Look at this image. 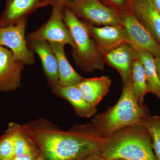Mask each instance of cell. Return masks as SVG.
Wrapping results in <instances>:
<instances>
[{
  "label": "cell",
  "instance_id": "cell-14",
  "mask_svg": "<svg viewBox=\"0 0 160 160\" xmlns=\"http://www.w3.org/2000/svg\"><path fill=\"white\" fill-rule=\"evenodd\" d=\"M29 49L39 57L43 69L50 85L57 84L59 81L57 58L50 43L46 41L27 42Z\"/></svg>",
  "mask_w": 160,
  "mask_h": 160
},
{
  "label": "cell",
  "instance_id": "cell-31",
  "mask_svg": "<svg viewBox=\"0 0 160 160\" xmlns=\"http://www.w3.org/2000/svg\"></svg>",
  "mask_w": 160,
  "mask_h": 160
},
{
  "label": "cell",
  "instance_id": "cell-9",
  "mask_svg": "<svg viewBox=\"0 0 160 160\" xmlns=\"http://www.w3.org/2000/svg\"><path fill=\"white\" fill-rule=\"evenodd\" d=\"M86 22L89 35L104 58L109 52L127 42V34L122 24L97 27Z\"/></svg>",
  "mask_w": 160,
  "mask_h": 160
},
{
  "label": "cell",
  "instance_id": "cell-12",
  "mask_svg": "<svg viewBox=\"0 0 160 160\" xmlns=\"http://www.w3.org/2000/svg\"><path fill=\"white\" fill-rule=\"evenodd\" d=\"M130 10L160 46V13L152 0H131Z\"/></svg>",
  "mask_w": 160,
  "mask_h": 160
},
{
  "label": "cell",
  "instance_id": "cell-15",
  "mask_svg": "<svg viewBox=\"0 0 160 160\" xmlns=\"http://www.w3.org/2000/svg\"><path fill=\"white\" fill-rule=\"evenodd\" d=\"M51 86L55 93L66 99L70 103L78 115L88 118L96 113V106L90 104L84 98L77 85L61 86L54 84Z\"/></svg>",
  "mask_w": 160,
  "mask_h": 160
},
{
  "label": "cell",
  "instance_id": "cell-10",
  "mask_svg": "<svg viewBox=\"0 0 160 160\" xmlns=\"http://www.w3.org/2000/svg\"><path fill=\"white\" fill-rule=\"evenodd\" d=\"M24 66L14 57L11 50L0 46V91L6 92L17 89Z\"/></svg>",
  "mask_w": 160,
  "mask_h": 160
},
{
  "label": "cell",
  "instance_id": "cell-5",
  "mask_svg": "<svg viewBox=\"0 0 160 160\" xmlns=\"http://www.w3.org/2000/svg\"><path fill=\"white\" fill-rule=\"evenodd\" d=\"M65 7L78 19H82L92 26L101 27L122 24L120 13L99 0H70Z\"/></svg>",
  "mask_w": 160,
  "mask_h": 160
},
{
  "label": "cell",
  "instance_id": "cell-4",
  "mask_svg": "<svg viewBox=\"0 0 160 160\" xmlns=\"http://www.w3.org/2000/svg\"><path fill=\"white\" fill-rule=\"evenodd\" d=\"M63 19L75 42L76 47L72 49V56L76 66L86 72L102 70L106 62L89 35L86 22L78 19L65 7L63 10Z\"/></svg>",
  "mask_w": 160,
  "mask_h": 160
},
{
  "label": "cell",
  "instance_id": "cell-20",
  "mask_svg": "<svg viewBox=\"0 0 160 160\" xmlns=\"http://www.w3.org/2000/svg\"><path fill=\"white\" fill-rule=\"evenodd\" d=\"M8 131L11 133L14 142V155L27 154L36 156L34 149L24 132V128L15 123H11Z\"/></svg>",
  "mask_w": 160,
  "mask_h": 160
},
{
  "label": "cell",
  "instance_id": "cell-2",
  "mask_svg": "<svg viewBox=\"0 0 160 160\" xmlns=\"http://www.w3.org/2000/svg\"><path fill=\"white\" fill-rule=\"evenodd\" d=\"M148 115L146 107L140 105L134 97L129 83L122 86L121 97L114 106L97 115L91 124L82 127L89 134L105 139L124 127L140 124Z\"/></svg>",
  "mask_w": 160,
  "mask_h": 160
},
{
  "label": "cell",
  "instance_id": "cell-3",
  "mask_svg": "<svg viewBox=\"0 0 160 160\" xmlns=\"http://www.w3.org/2000/svg\"><path fill=\"white\" fill-rule=\"evenodd\" d=\"M149 132L140 125L124 127L104 139L100 154L107 160H157Z\"/></svg>",
  "mask_w": 160,
  "mask_h": 160
},
{
  "label": "cell",
  "instance_id": "cell-28",
  "mask_svg": "<svg viewBox=\"0 0 160 160\" xmlns=\"http://www.w3.org/2000/svg\"><path fill=\"white\" fill-rule=\"evenodd\" d=\"M152 1L160 13V0H152Z\"/></svg>",
  "mask_w": 160,
  "mask_h": 160
},
{
  "label": "cell",
  "instance_id": "cell-1",
  "mask_svg": "<svg viewBox=\"0 0 160 160\" xmlns=\"http://www.w3.org/2000/svg\"><path fill=\"white\" fill-rule=\"evenodd\" d=\"M44 160H78L99 152L104 139L93 136L79 126L69 131L50 125L38 124L29 127Z\"/></svg>",
  "mask_w": 160,
  "mask_h": 160
},
{
  "label": "cell",
  "instance_id": "cell-23",
  "mask_svg": "<svg viewBox=\"0 0 160 160\" xmlns=\"http://www.w3.org/2000/svg\"><path fill=\"white\" fill-rule=\"evenodd\" d=\"M70 0H42L46 6L50 5L52 7L58 6H65V4Z\"/></svg>",
  "mask_w": 160,
  "mask_h": 160
},
{
  "label": "cell",
  "instance_id": "cell-17",
  "mask_svg": "<svg viewBox=\"0 0 160 160\" xmlns=\"http://www.w3.org/2000/svg\"><path fill=\"white\" fill-rule=\"evenodd\" d=\"M49 43L57 58L59 74L57 84L61 86L78 85L84 78L77 73L69 63L65 53V46L59 43Z\"/></svg>",
  "mask_w": 160,
  "mask_h": 160
},
{
  "label": "cell",
  "instance_id": "cell-16",
  "mask_svg": "<svg viewBox=\"0 0 160 160\" xmlns=\"http://www.w3.org/2000/svg\"><path fill=\"white\" fill-rule=\"evenodd\" d=\"M111 80L107 76L91 78H84L77 85L83 97L97 106L107 93L111 86Z\"/></svg>",
  "mask_w": 160,
  "mask_h": 160
},
{
  "label": "cell",
  "instance_id": "cell-18",
  "mask_svg": "<svg viewBox=\"0 0 160 160\" xmlns=\"http://www.w3.org/2000/svg\"><path fill=\"white\" fill-rule=\"evenodd\" d=\"M138 58L145 71L146 82L149 92L160 99V79L154 62V57L147 51L137 49Z\"/></svg>",
  "mask_w": 160,
  "mask_h": 160
},
{
  "label": "cell",
  "instance_id": "cell-26",
  "mask_svg": "<svg viewBox=\"0 0 160 160\" xmlns=\"http://www.w3.org/2000/svg\"><path fill=\"white\" fill-rule=\"evenodd\" d=\"M108 1L113 5L120 7L122 6L126 2V0H108Z\"/></svg>",
  "mask_w": 160,
  "mask_h": 160
},
{
  "label": "cell",
  "instance_id": "cell-7",
  "mask_svg": "<svg viewBox=\"0 0 160 160\" xmlns=\"http://www.w3.org/2000/svg\"><path fill=\"white\" fill-rule=\"evenodd\" d=\"M28 17L24 18L15 25L0 27V46L11 49L14 57L26 65H34V52L29 49L25 32Z\"/></svg>",
  "mask_w": 160,
  "mask_h": 160
},
{
  "label": "cell",
  "instance_id": "cell-24",
  "mask_svg": "<svg viewBox=\"0 0 160 160\" xmlns=\"http://www.w3.org/2000/svg\"><path fill=\"white\" fill-rule=\"evenodd\" d=\"M35 156L27 154H22L14 155L12 160H35Z\"/></svg>",
  "mask_w": 160,
  "mask_h": 160
},
{
  "label": "cell",
  "instance_id": "cell-11",
  "mask_svg": "<svg viewBox=\"0 0 160 160\" xmlns=\"http://www.w3.org/2000/svg\"><path fill=\"white\" fill-rule=\"evenodd\" d=\"M137 57V49L126 42L106 55L104 59L119 73L123 86L131 83L132 66Z\"/></svg>",
  "mask_w": 160,
  "mask_h": 160
},
{
  "label": "cell",
  "instance_id": "cell-13",
  "mask_svg": "<svg viewBox=\"0 0 160 160\" xmlns=\"http://www.w3.org/2000/svg\"><path fill=\"white\" fill-rule=\"evenodd\" d=\"M6 6L0 19V27L15 25L39 8L46 6L42 0H6Z\"/></svg>",
  "mask_w": 160,
  "mask_h": 160
},
{
  "label": "cell",
  "instance_id": "cell-27",
  "mask_svg": "<svg viewBox=\"0 0 160 160\" xmlns=\"http://www.w3.org/2000/svg\"><path fill=\"white\" fill-rule=\"evenodd\" d=\"M154 62L156 66L158 74L160 79V57L154 58Z\"/></svg>",
  "mask_w": 160,
  "mask_h": 160
},
{
  "label": "cell",
  "instance_id": "cell-21",
  "mask_svg": "<svg viewBox=\"0 0 160 160\" xmlns=\"http://www.w3.org/2000/svg\"><path fill=\"white\" fill-rule=\"evenodd\" d=\"M140 124L149 132L156 158L160 160V116L148 114L141 120Z\"/></svg>",
  "mask_w": 160,
  "mask_h": 160
},
{
  "label": "cell",
  "instance_id": "cell-19",
  "mask_svg": "<svg viewBox=\"0 0 160 160\" xmlns=\"http://www.w3.org/2000/svg\"><path fill=\"white\" fill-rule=\"evenodd\" d=\"M131 88L132 93L138 102L141 106H143L144 97L149 91L144 67L138 57L135 60L132 66Z\"/></svg>",
  "mask_w": 160,
  "mask_h": 160
},
{
  "label": "cell",
  "instance_id": "cell-29",
  "mask_svg": "<svg viewBox=\"0 0 160 160\" xmlns=\"http://www.w3.org/2000/svg\"><path fill=\"white\" fill-rule=\"evenodd\" d=\"M35 160H44V159H43V158H42V156L41 155H40L39 156V157H38Z\"/></svg>",
  "mask_w": 160,
  "mask_h": 160
},
{
  "label": "cell",
  "instance_id": "cell-22",
  "mask_svg": "<svg viewBox=\"0 0 160 160\" xmlns=\"http://www.w3.org/2000/svg\"><path fill=\"white\" fill-rule=\"evenodd\" d=\"M14 156V142L7 130L0 140V160H12Z\"/></svg>",
  "mask_w": 160,
  "mask_h": 160
},
{
  "label": "cell",
  "instance_id": "cell-30",
  "mask_svg": "<svg viewBox=\"0 0 160 160\" xmlns=\"http://www.w3.org/2000/svg\"><path fill=\"white\" fill-rule=\"evenodd\" d=\"M111 160H126L122 159H115Z\"/></svg>",
  "mask_w": 160,
  "mask_h": 160
},
{
  "label": "cell",
  "instance_id": "cell-8",
  "mask_svg": "<svg viewBox=\"0 0 160 160\" xmlns=\"http://www.w3.org/2000/svg\"><path fill=\"white\" fill-rule=\"evenodd\" d=\"M122 25L126 30L127 42L136 49L147 51L154 58L160 57V46L147 29L130 11L120 13Z\"/></svg>",
  "mask_w": 160,
  "mask_h": 160
},
{
  "label": "cell",
  "instance_id": "cell-25",
  "mask_svg": "<svg viewBox=\"0 0 160 160\" xmlns=\"http://www.w3.org/2000/svg\"><path fill=\"white\" fill-rule=\"evenodd\" d=\"M78 160H107L103 157L99 152H96Z\"/></svg>",
  "mask_w": 160,
  "mask_h": 160
},
{
  "label": "cell",
  "instance_id": "cell-6",
  "mask_svg": "<svg viewBox=\"0 0 160 160\" xmlns=\"http://www.w3.org/2000/svg\"><path fill=\"white\" fill-rule=\"evenodd\" d=\"M64 7L62 6L52 7L49 20L37 30L27 35V42L46 41L49 43H59L64 46L69 45L72 47V49H75L76 44L74 39L63 21Z\"/></svg>",
  "mask_w": 160,
  "mask_h": 160
}]
</instances>
